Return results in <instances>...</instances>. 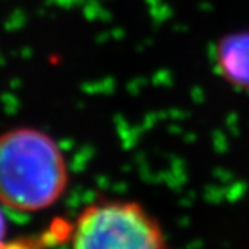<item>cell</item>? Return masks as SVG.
Wrapping results in <instances>:
<instances>
[{
	"label": "cell",
	"mask_w": 249,
	"mask_h": 249,
	"mask_svg": "<svg viewBox=\"0 0 249 249\" xmlns=\"http://www.w3.org/2000/svg\"><path fill=\"white\" fill-rule=\"evenodd\" d=\"M6 231H8V221L3 213V207L0 206V248L5 243V237H6Z\"/></svg>",
	"instance_id": "obj_3"
},
{
	"label": "cell",
	"mask_w": 249,
	"mask_h": 249,
	"mask_svg": "<svg viewBox=\"0 0 249 249\" xmlns=\"http://www.w3.org/2000/svg\"><path fill=\"white\" fill-rule=\"evenodd\" d=\"M71 180L57 141L35 126L0 134V206L15 213H39L57 204Z\"/></svg>",
	"instance_id": "obj_1"
},
{
	"label": "cell",
	"mask_w": 249,
	"mask_h": 249,
	"mask_svg": "<svg viewBox=\"0 0 249 249\" xmlns=\"http://www.w3.org/2000/svg\"><path fill=\"white\" fill-rule=\"evenodd\" d=\"M69 249H170L165 228L137 200L89 203L71 227Z\"/></svg>",
	"instance_id": "obj_2"
}]
</instances>
